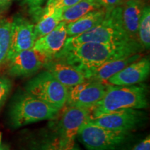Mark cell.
<instances>
[{
  "instance_id": "cell-20",
  "label": "cell",
  "mask_w": 150,
  "mask_h": 150,
  "mask_svg": "<svg viewBox=\"0 0 150 150\" xmlns=\"http://www.w3.org/2000/svg\"><path fill=\"white\" fill-rule=\"evenodd\" d=\"M12 21L0 18V65L6 61L10 50Z\"/></svg>"
},
{
  "instance_id": "cell-24",
  "label": "cell",
  "mask_w": 150,
  "mask_h": 150,
  "mask_svg": "<svg viewBox=\"0 0 150 150\" xmlns=\"http://www.w3.org/2000/svg\"><path fill=\"white\" fill-rule=\"evenodd\" d=\"M81 0H57V1H52L47 4L46 8H48L52 10H62L64 11L69 7L74 6L79 2Z\"/></svg>"
},
{
  "instance_id": "cell-3",
  "label": "cell",
  "mask_w": 150,
  "mask_h": 150,
  "mask_svg": "<svg viewBox=\"0 0 150 150\" xmlns=\"http://www.w3.org/2000/svg\"><path fill=\"white\" fill-rule=\"evenodd\" d=\"M121 5L106 11L100 23L79 35L67 37L63 48H71L86 42L110 43L132 40L123 29L121 21Z\"/></svg>"
},
{
  "instance_id": "cell-19",
  "label": "cell",
  "mask_w": 150,
  "mask_h": 150,
  "mask_svg": "<svg viewBox=\"0 0 150 150\" xmlns=\"http://www.w3.org/2000/svg\"><path fill=\"white\" fill-rule=\"evenodd\" d=\"M99 0H81L74 6L69 7L62 13V21L70 23L78 20L91 11L102 8Z\"/></svg>"
},
{
  "instance_id": "cell-25",
  "label": "cell",
  "mask_w": 150,
  "mask_h": 150,
  "mask_svg": "<svg viewBox=\"0 0 150 150\" xmlns=\"http://www.w3.org/2000/svg\"><path fill=\"white\" fill-rule=\"evenodd\" d=\"M124 0H99L102 8L106 11H109L115 8V7L121 5Z\"/></svg>"
},
{
  "instance_id": "cell-10",
  "label": "cell",
  "mask_w": 150,
  "mask_h": 150,
  "mask_svg": "<svg viewBox=\"0 0 150 150\" xmlns=\"http://www.w3.org/2000/svg\"><path fill=\"white\" fill-rule=\"evenodd\" d=\"M49 60L33 49L16 52L7 57L8 74L13 77H29L37 73Z\"/></svg>"
},
{
  "instance_id": "cell-27",
  "label": "cell",
  "mask_w": 150,
  "mask_h": 150,
  "mask_svg": "<svg viewBox=\"0 0 150 150\" xmlns=\"http://www.w3.org/2000/svg\"><path fill=\"white\" fill-rule=\"evenodd\" d=\"M131 150H150V136H147L145 139L135 145Z\"/></svg>"
},
{
  "instance_id": "cell-16",
  "label": "cell",
  "mask_w": 150,
  "mask_h": 150,
  "mask_svg": "<svg viewBox=\"0 0 150 150\" xmlns=\"http://www.w3.org/2000/svg\"><path fill=\"white\" fill-rule=\"evenodd\" d=\"M140 58H141V54L139 53L112 60L91 72L87 79L106 82V81L110 77H111L112 75L115 74L116 73L120 72L127 65L137 61Z\"/></svg>"
},
{
  "instance_id": "cell-23",
  "label": "cell",
  "mask_w": 150,
  "mask_h": 150,
  "mask_svg": "<svg viewBox=\"0 0 150 150\" xmlns=\"http://www.w3.org/2000/svg\"><path fill=\"white\" fill-rule=\"evenodd\" d=\"M11 80L4 75L0 74V109L6 102L12 90Z\"/></svg>"
},
{
  "instance_id": "cell-30",
  "label": "cell",
  "mask_w": 150,
  "mask_h": 150,
  "mask_svg": "<svg viewBox=\"0 0 150 150\" xmlns=\"http://www.w3.org/2000/svg\"><path fill=\"white\" fill-rule=\"evenodd\" d=\"M1 133L0 132V144H1Z\"/></svg>"
},
{
  "instance_id": "cell-15",
  "label": "cell",
  "mask_w": 150,
  "mask_h": 150,
  "mask_svg": "<svg viewBox=\"0 0 150 150\" xmlns=\"http://www.w3.org/2000/svg\"><path fill=\"white\" fill-rule=\"evenodd\" d=\"M145 6L142 0H127L121 4V21L123 29L132 40H138V26Z\"/></svg>"
},
{
  "instance_id": "cell-14",
  "label": "cell",
  "mask_w": 150,
  "mask_h": 150,
  "mask_svg": "<svg viewBox=\"0 0 150 150\" xmlns=\"http://www.w3.org/2000/svg\"><path fill=\"white\" fill-rule=\"evenodd\" d=\"M43 67L68 89L83 83L86 80L81 72L61 60L56 59L50 60L45 63Z\"/></svg>"
},
{
  "instance_id": "cell-29",
  "label": "cell",
  "mask_w": 150,
  "mask_h": 150,
  "mask_svg": "<svg viewBox=\"0 0 150 150\" xmlns=\"http://www.w3.org/2000/svg\"><path fill=\"white\" fill-rule=\"evenodd\" d=\"M57 1V0H49V1H47V4H48V3L51 2V1Z\"/></svg>"
},
{
  "instance_id": "cell-22",
  "label": "cell",
  "mask_w": 150,
  "mask_h": 150,
  "mask_svg": "<svg viewBox=\"0 0 150 150\" xmlns=\"http://www.w3.org/2000/svg\"><path fill=\"white\" fill-rule=\"evenodd\" d=\"M20 4L25 6L29 11V14L35 21L42 13V6L47 0H18ZM49 1V0H48Z\"/></svg>"
},
{
  "instance_id": "cell-6",
  "label": "cell",
  "mask_w": 150,
  "mask_h": 150,
  "mask_svg": "<svg viewBox=\"0 0 150 150\" xmlns=\"http://www.w3.org/2000/svg\"><path fill=\"white\" fill-rule=\"evenodd\" d=\"M76 136L88 150H115L127 139L129 133L109 130L86 121Z\"/></svg>"
},
{
  "instance_id": "cell-5",
  "label": "cell",
  "mask_w": 150,
  "mask_h": 150,
  "mask_svg": "<svg viewBox=\"0 0 150 150\" xmlns=\"http://www.w3.org/2000/svg\"><path fill=\"white\" fill-rule=\"evenodd\" d=\"M25 92L61 110L66 104L68 88L62 85L48 71L43 70L27 82Z\"/></svg>"
},
{
  "instance_id": "cell-2",
  "label": "cell",
  "mask_w": 150,
  "mask_h": 150,
  "mask_svg": "<svg viewBox=\"0 0 150 150\" xmlns=\"http://www.w3.org/2000/svg\"><path fill=\"white\" fill-rule=\"evenodd\" d=\"M147 87L109 84L104 96L92 108L90 118L97 117L124 108L143 109L148 107Z\"/></svg>"
},
{
  "instance_id": "cell-21",
  "label": "cell",
  "mask_w": 150,
  "mask_h": 150,
  "mask_svg": "<svg viewBox=\"0 0 150 150\" xmlns=\"http://www.w3.org/2000/svg\"><path fill=\"white\" fill-rule=\"evenodd\" d=\"M138 38L144 50L150 47V9L145 6L140 17L138 31Z\"/></svg>"
},
{
  "instance_id": "cell-28",
  "label": "cell",
  "mask_w": 150,
  "mask_h": 150,
  "mask_svg": "<svg viewBox=\"0 0 150 150\" xmlns=\"http://www.w3.org/2000/svg\"><path fill=\"white\" fill-rule=\"evenodd\" d=\"M13 0H0V13L6 11L11 6Z\"/></svg>"
},
{
  "instance_id": "cell-13",
  "label": "cell",
  "mask_w": 150,
  "mask_h": 150,
  "mask_svg": "<svg viewBox=\"0 0 150 150\" xmlns=\"http://www.w3.org/2000/svg\"><path fill=\"white\" fill-rule=\"evenodd\" d=\"M66 22L61 21L51 32L36 39L33 50L42 54L49 61L63 50L67 38Z\"/></svg>"
},
{
  "instance_id": "cell-26",
  "label": "cell",
  "mask_w": 150,
  "mask_h": 150,
  "mask_svg": "<svg viewBox=\"0 0 150 150\" xmlns=\"http://www.w3.org/2000/svg\"><path fill=\"white\" fill-rule=\"evenodd\" d=\"M45 150H81L77 145L74 144H72L71 145L65 146V147H61L59 146V144H57V142L53 144L51 146H49L48 147H47Z\"/></svg>"
},
{
  "instance_id": "cell-1",
  "label": "cell",
  "mask_w": 150,
  "mask_h": 150,
  "mask_svg": "<svg viewBox=\"0 0 150 150\" xmlns=\"http://www.w3.org/2000/svg\"><path fill=\"white\" fill-rule=\"evenodd\" d=\"M143 50L139 41L135 40L110 43L86 42L74 47L63 48L54 59L66 62L87 79L90 73L104 63L139 54Z\"/></svg>"
},
{
  "instance_id": "cell-31",
  "label": "cell",
  "mask_w": 150,
  "mask_h": 150,
  "mask_svg": "<svg viewBox=\"0 0 150 150\" xmlns=\"http://www.w3.org/2000/svg\"><path fill=\"white\" fill-rule=\"evenodd\" d=\"M1 149H2V150H8V149H3V148H1Z\"/></svg>"
},
{
  "instance_id": "cell-17",
  "label": "cell",
  "mask_w": 150,
  "mask_h": 150,
  "mask_svg": "<svg viewBox=\"0 0 150 150\" xmlns=\"http://www.w3.org/2000/svg\"><path fill=\"white\" fill-rule=\"evenodd\" d=\"M106 10L104 8L91 11L74 22L67 24V37L79 35L100 23L104 20Z\"/></svg>"
},
{
  "instance_id": "cell-4",
  "label": "cell",
  "mask_w": 150,
  "mask_h": 150,
  "mask_svg": "<svg viewBox=\"0 0 150 150\" xmlns=\"http://www.w3.org/2000/svg\"><path fill=\"white\" fill-rule=\"evenodd\" d=\"M50 104L23 92L15 95L8 110L11 127L19 128L39 121L52 120L59 112Z\"/></svg>"
},
{
  "instance_id": "cell-12",
  "label": "cell",
  "mask_w": 150,
  "mask_h": 150,
  "mask_svg": "<svg viewBox=\"0 0 150 150\" xmlns=\"http://www.w3.org/2000/svg\"><path fill=\"white\" fill-rule=\"evenodd\" d=\"M150 72V61L148 57L140 58L112 75L106 81L114 86H132L141 83Z\"/></svg>"
},
{
  "instance_id": "cell-9",
  "label": "cell",
  "mask_w": 150,
  "mask_h": 150,
  "mask_svg": "<svg viewBox=\"0 0 150 150\" xmlns=\"http://www.w3.org/2000/svg\"><path fill=\"white\" fill-rule=\"evenodd\" d=\"M108 85L107 82L86 79L68 89L65 106L92 109L104 96Z\"/></svg>"
},
{
  "instance_id": "cell-8",
  "label": "cell",
  "mask_w": 150,
  "mask_h": 150,
  "mask_svg": "<svg viewBox=\"0 0 150 150\" xmlns=\"http://www.w3.org/2000/svg\"><path fill=\"white\" fill-rule=\"evenodd\" d=\"M143 120V112L134 108H124L89 118L87 122L109 130L130 133L142 124Z\"/></svg>"
},
{
  "instance_id": "cell-18",
  "label": "cell",
  "mask_w": 150,
  "mask_h": 150,
  "mask_svg": "<svg viewBox=\"0 0 150 150\" xmlns=\"http://www.w3.org/2000/svg\"><path fill=\"white\" fill-rule=\"evenodd\" d=\"M62 10H51L44 8L42 13L34 25V31L36 39L51 32L62 21Z\"/></svg>"
},
{
  "instance_id": "cell-11",
  "label": "cell",
  "mask_w": 150,
  "mask_h": 150,
  "mask_svg": "<svg viewBox=\"0 0 150 150\" xmlns=\"http://www.w3.org/2000/svg\"><path fill=\"white\" fill-rule=\"evenodd\" d=\"M35 40L34 24L24 17L16 16L11 24V45L8 56L16 52L32 49Z\"/></svg>"
},
{
  "instance_id": "cell-7",
  "label": "cell",
  "mask_w": 150,
  "mask_h": 150,
  "mask_svg": "<svg viewBox=\"0 0 150 150\" xmlns=\"http://www.w3.org/2000/svg\"><path fill=\"white\" fill-rule=\"evenodd\" d=\"M91 109L64 106L56 117V129L59 137L57 142L61 146H68L74 143V138L81 127L91 117Z\"/></svg>"
},
{
  "instance_id": "cell-32",
  "label": "cell",
  "mask_w": 150,
  "mask_h": 150,
  "mask_svg": "<svg viewBox=\"0 0 150 150\" xmlns=\"http://www.w3.org/2000/svg\"><path fill=\"white\" fill-rule=\"evenodd\" d=\"M0 150H2V149H1V147H0Z\"/></svg>"
}]
</instances>
